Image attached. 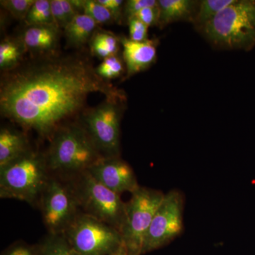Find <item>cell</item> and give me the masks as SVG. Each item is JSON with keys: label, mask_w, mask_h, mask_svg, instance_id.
Returning <instances> with one entry per match:
<instances>
[{"label": "cell", "mask_w": 255, "mask_h": 255, "mask_svg": "<svg viewBox=\"0 0 255 255\" xmlns=\"http://www.w3.org/2000/svg\"><path fill=\"white\" fill-rule=\"evenodd\" d=\"M101 92L122 99L112 85L82 60L50 59L17 69L1 82L4 117L41 136H53L61 122L82 110L88 96Z\"/></svg>", "instance_id": "1"}, {"label": "cell", "mask_w": 255, "mask_h": 255, "mask_svg": "<svg viewBox=\"0 0 255 255\" xmlns=\"http://www.w3.org/2000/svg\"><path fill=\"white\" fill-rule=\"evenodd\" d=\"M214 46L250 50L255 46V1L236 0L201 28Z\"/></svg>", "instance_id": "2"}, {"label": "cell", "mask_w": 255, "mask_h": 255, "mask_svg": "<svg viewBox=\"0 0 255 255\" xmlns=\"http://www.w3.org/2000/svg\"><path fill=\"white\" fill-rule=\"evenodd\" d=\"M48 170L46 157L28 151L0 168V197L38 204L50 179Z\"/></svg>", "instance_id": "3"}, {"label": "cell", "mask_w": 255, "mask_h": 255, "mask_svg": "<svg viewBox=\"0 0 255 255\" xmlns=\"http://www.w3.org/2000/svg\"><path fill=\"white\" fill-rule=\"evenodd\" d=\"M46 157L49 170L78 175L103 156L84 128L70 126L55 132Z\"/></svg>", "instance_id": "4"}, {"label": "cell", "mask_w": 255, "mask_h": 255, "mask_svg": "<svg viewBox=\"0 0 255 255\" xmlns=\"http://www.w3.org/2000/svg\"><path fill=\"white\" fill-rule=\"evenodd\" d=\"M72 185L82 213L117 228L121 233L127 204L119 194L96 180L87 171L78 174Z\"/></svg>", "instance_id": "5"}, {"label": "cell", "mask_w": 255, "mask_h": 255, "mask_svg": "<svg viewBox=\"0 0 255 255\" xmlns=\"http://www.w3.org/2000/svg\"><path fill=\"white\" fill-rule=\"evenodd\" d=\"M63 236L80 255H110L124 248L120 231L80 213Z\"/></svg>", "instance_id": "6"}, {"label": "cell", "mask_w": 255, "mask_h": 255, "mask_svg": "<svg viewBox=\"0 0 255 255\" xmlns=\"http://www.w3.org/2000/svg\"><path fill=\"white\" fill-rule=\"evenodd\" d=\"M131 194L130 200L126 203L121 234L128 255H142L144 239L164 194L140 187Z\"/></svg>", "instance_id": "7"}, {"label": "cell", "mask_w": 255, "mask_h": 255, "mask_svg": "<svg viewBox=\"0 0 255 255\" xmlns=\"http://www.w3.org/2000/svg\"><path fill=\"white\" fill-rule=\"evenodd\" d=\"M38 205L48 234L63 235L80 214L72 184L50 178Z\"/></svg>", "instance_id": "8"}, {"label": "cell", "mask_w": 255, "mask_h": 255, "mask_svg": "<svg viewBox=\"0 0 255 255\" xmlns=\"http://www.w3.org/2000/svg\"><path fill=\"white\" fill-rule=\"evenodd\" d=\"M184 199L177 190L164 194L144 239L142 255L162 248L178 237L183 230Z\"/></svg>", "instance_id": "9"}, {"label": "cell", "mask_w": 255, "mask_h": 255, "mask_svg": "<svg viewBox=\"0 0 255 255\" xmlns=\"http://www.w3.org/2000/svg\"><path fill=\"white\" fill-rule=\"evenodd\" d=\"M120 121V110L117 100L113 99H108L85 117V129L101 155L103 153L105 157H118Z\"/></svg>", "instance_id": "10"}, {"label": "cell", "mask_w": 255, "mask_h": 255, "mask_svg": "<svg viewBox=\"0 0 255 255\" xmlns=\"http://www.w3.org/2000/svg\"><path fill=\"white\" fill-rule=\"evenodd\" d=\"M96 180L117 193H133L140 187L130 165L117 157H103L87 170Z\"/></svg>", "instance_id": "11"}, {"label": "cell", "mask_w": 255, "mask_h": 255, "mask_svg": "<svg viewBox=\"0 0 255 255\" xmlns=\"http://www.w3.org/2000/svg\"><path fill=\"white\" fill-rule=\"evenodd\" d=\"M123 46L124 62L127 65L128 76L140 73L150 68L157 58V48L155 42L132 41L127 37L120 40Z\"/></svg>", "instance_id": "12"}, {"label": "cell", "mask_w": 255, "mask_h": 255, "mask_svg": "<svg viewBox=\"0 0 255 255\" xmlns=\"http://www.w3.org/2000/svg\"><path fill=\"white\" fill-rule=\"evenodd\" d=\"M27 140L21 132L8 128L0 130V168L29 151Z\"/></svg>", "instance_id": "13"}, {"label": "cell", "mask_w": 255, "mask_h": 255, "mask_svg": "<svg viewBox=\"0 0 255 255\" xmlns=\"http://www.w3.org/2000/svg\"><path fill=\"white\" fill-rule=\"evenodd\" d=\"M197 2L191 0H159V26L191 18L195 15Z\"/></svg>", "instance_id": "14"}, {"label": "cell", "mask_w": 255, "mask_h": 255, "mask_svg": "<svg viewBox=\"0 0 255 255\" xmlns=\"http://www.w3.org/2000/svg\"><path fill=\"white\" fill-rule=\"evenodd\" d=\"M58 39L57 26H29L23 33V43L32 50L44 52L55 48Z\"/></svg>", "instance_id": "15"}, {"label": "cell", "mask_w": 255, "mask_h": 255, "mask_svg": "<svg viewBox=\"0 0 255 255\" xmlns=\"http://www.w3.org/2000/svg\"><path fill=\"white\" fill-rule=\"evenodd\" d=\"M97 23L87 15L77 14L65 27L68 43L74 46L85 44L92 36Z\"/></svg>", "instance_id": "16"}, {"label": "cell", "mask_w": 255, "mask_h": 255, "mask_svg": "<svg viewBox=\"0 0 255 255\" xmlns=\"http://www.w3.org/2000/svg\"><path fill=\"white\" fill-rule=\"evenodd\" d=\"M236 0H204L196 9L193 21L201 28Z\"/></svg>", "instance_id": "17"}, {"label": "cell", "mask_w": 255, "mask_h": 255, "mask_svg": "<svg viewBox=\"0 0 255 255\" xmlns=\"http://www.w3.org/2000/svg\"><path fill=\"white\" fill-rule=\"evenodd\" d=\"M38 255H80L70 246L63 235L48 234L36 247Z\"/></svg>", "instance_id": "18"}, {"label": "cell", "mask_w": 255, "mask_h": 255, "mask_svg": "<svg viewBox=\"0 0 255 255\" xmlns=\"http://www.w3.org/2000/svg\"><path fill=\"white\" fill-rule=\"evenodd\" d=\"M28 26H55L50 9V1L36 0L25 19Z\"/></svg>", "instance_id": "19"}, {"label": "cell", "mask_w": 255, "mask_h": 255, "mask_svg": "<svg viewBox=\"0 0 255 255\" xmlns=\"http://www.w3.org/2000/svg\"><path fill=\"white\" fill-rule=\"evenodd\" d=\"M72 4L75 9H82L84 14L92 18L97 23H107L114 19L110 10L93 0H72Z\"/></svg>", "instance_id": "20"}, {"label": "cell", "mask_w": 255, "mask_h": 255, "mask_svg": "<svg viewBox=\"0 0 255 255\" xmlns=\"http://www.w3.org/2000/svg\"><path fill=\"white\" fill-rule=\"evenodd\" d=\"M91 48L94 54L105 59L117 53L119 48V41L110 33L100 32L92 38Z\"/></svg>", "instance_id": "21"}, {"label": "cell", "mask_w": 255, "mask_h": 255, "mask_svg": "<svg viewBox=\"0 0 255 255\" xmlns=\"http://www.w3.org/2000/svg\"><path fill=\"white\" fill-rule=\"evenodd\" d=\"M22 46L19 43L6 40L0 44V68L1 70L12 68L22 55Z\"/></svg>", "instance_id": "22"}, {"label": "cell", "mask_w": 255, "mask_h": 255, "mask_svg": "<svg viewBox=\"0 0 255 255\" xmlns=\"http://www.w3.org/2000/svg\"><path fill=\"white\" fill-rule=\"evenodd\" d=\"M123 71V64L115 55H112L105 58L96 70L97 73L101 78L104 79L118 78Z\"/></svg>", "instance_id": "23"}, {"label": "cell", "mask_w": 255, "mask_h": 255, "mask_svg": "<svg viewBox=\"0 0 255 255\" xmlns=\"http://www.w3.org/2000/svg\"><path fill=\"white\" fill-rule=\"evenodd\" d=\"M35 1L36 0H4L0 2L14 17L25 20Z\"/></svg>", "instance_id": "24"}, {"label": "cell", "mask_w": 255, "mask_h": 255, "mask_svg": "<svg viewBox=\"0 0 255 255\" xmlns=\"http://www.w3.org/2000/svg\"><path fill=\"white\" fill-rule=\"evenodd\" d=\"M129 36L130 39L133 41L142 42L147 41L148 26L141 21L132 16L128 19Z\"/></svg>", "instance_id": "25"}, {"label": "cell", "mask_w": 255, "mask_h": 255, "mask_svg": "<svg viewBox=\"0 0 255 255\" xmlns=\"http://www.w3.org/2000/svg\"><path fill=\"white\" fill-rule=\"evenodd\" d=\"M158 1L155 0H129L125 4V13L128 19L135 16L140 10L151 6H157Z\"/></svg>", "instance_id": "26"}, {"label": "cell", "mask_w": 255, "mask_h": 255, "mask_svg": "<svg viewBox=\"0 0 255 255\" xmlns=\"http://www.w3.org/2000/svg\"><path fill=\"white\" fill-rule=\"evenodd\" d=\"M135 17L138 18L147 26H156L159 25V10L158 5L157 6L145 8L135 15Z\"/></svg>", "instance_id": "27"}, {"label": "cell", "mask_w": 255, "mask_h": 255, "mask_svg": "<svg viewBox=\"0 0 255 255\" xmlns=\"http://www.w3.org/2000/svg\"><path fill=\"white\" fill-rule=\"evenodd\" d=\"M50 9L57 27L65 28L70 23L60 4V0L50 1Z\"/></svg>", "instance_id": "28"}, {"label": "cell", "mask_w": 255, "mask_h": 255, "mask_svg": "<svg viewBox=\"0 0 255 255\" xmlns=\"http://www.w3.org/2000/svg\"><path fill=\"white\" fill-rule=\"evenodd\" d=\"M1 255H38V252L36 247L18 243L10 246Z\"/></svg>", "instance_id": "29"}, {"label": "cell", "mask_w": 255, "mask_h": 255, "mask_svg": "<svg viewBox=\"0 0 255 255\" xmlns=\"http://www.w3.org/2000/svg\"><path fill=\"white\" fill-rule=\"evenodd\" d=\"M97 1L105 6L107 9L110 10V12L113 15L114 19L118 20L120 18L123 1L122 0H97Z\"/></svg>", "instance_id": "30"}, {"label": "cell", "mask_w": 255, "mask_h": 255, "mask_svg": "<svg viewBox=\"0 0 255 255\" xmlns=\"http://www.w3.org/2000/svg\"><path fill=\"white\" fill-rule=\"evenodd\" d=\"M110 255H128L127 251H126L125 248H122L120 251L117 252V253H113V254Z\"/></svg>", "instance_id": "31"}]
</instances>
